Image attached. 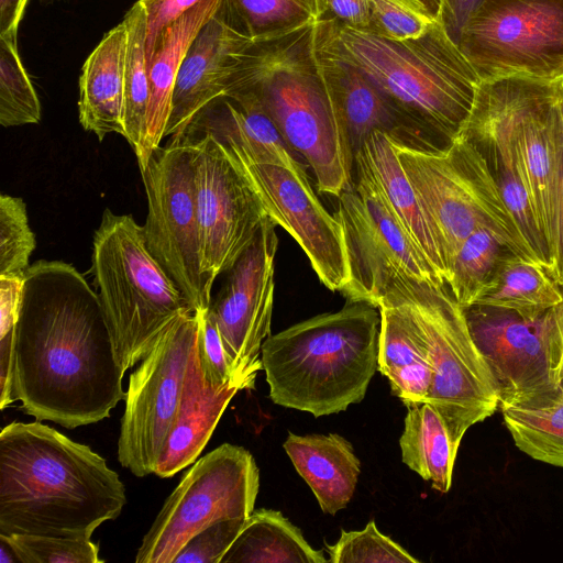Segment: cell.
<instances>
[{
	"instance_id": "4",
	"label": "cell",
	"mask_w": 563,
	"mask_h": 563,
	"mask_svg": "<svg viewBox=\"0 0 563 563\" xmlns=\"http://www.w3.org/2000/svg\"><path fill=\"white\" fill-rule=\"evenodd\" d=\"M332 47L361 69L401 119L432 141L459 135L482 81L438 23L422 37L393 41L323 15Z\"/></svg>"
},
{
	"instance_id": "7",
	"label": "cell",
	"mask_w": 563,
	"mask_h": 563,
	"mask_svg": "<svg viewBox=\"0 0 563 563\" xmlns=\"http://www.w3.org/2000/svg\"><path fill=\"white\" fill-rule=\"evenodd\" d=\"M391 143L439 245L445 284L460 246L481 229L490 231L514 254L532 261L487 161L472 141L460 133L435 150Z\"/></svg>"
},
{
	"instance_id": "5",
	"label": "cell",
	"mask_w": 563,
	"mask_h": 563,
	"mask_svg": "<svg viewBox=\"0 0 563 563\" xmlns=\"http://www.w3.org/2000/svg\"><path fill=\"white\" fill-rule=\"evenodd\" d=\"M379 309L346 302L269 335L261 361L276 405L321 417L365 397L378 369Z\"/></svg>"
},
{
	"instance_id": "26",
	"label": "cell",
	"mask_w": 563,
	"mask_h": 563,
	"mask_svg": "<svg viewBox=\"0 0 563 563\" xmlns=\"http://www.w3.org/2000/svg\"><path fill=\"white\" fill-rule=\"evenodd\" d=\"M563 288L545 267L506 250L474 305L512 310L536 318L558 306Z\"/></svg>"
},
{
	"instance_id": "48",
	"label": "cell",
	"mask_w": 563,
	"mask_h": 563,
	"mask_svg": "<svg viewBox=\"0 0 563 563\" xmlns=\"http://www.w3.org/2000/svg\"><path fill=\"white\" fill-rule=\"evenodd\" d=\"M21 563L13 549L0 538V563Z\"/></svg>"
},
{
	"instance_id": "24",
	"label": "cell",
	"mask_w": 563,
	"mask_h": 563,
	"mask_svg": "<svg viewBox=\"0 0 563 563\" xmlns=\"http://www.w3.org/2000/svg\"><path fill=\"white\" fill-rule=\"evenodd\" d=\"M284 449L324 514L335 515L347 506L361 473L360 460L350 441L338 433L289 432Z\"/></svg>"
},
{
	"instance_id": "38",
	"label": "cell",
	"mask_w": 563,
	"mask_h": 563,
	"mask_svg": "<svg viewBox=\"0 0 563 563\" xmlns=\"http://www.w3.org/2000/svg\"><path fill=\"white\" fill-rule=\"evenodd\" d=\"M371 30L393 41L417 40L437 23L422 0H369Z\"/></svg>"
},
{
	"instance_id": "50",
	"label": "cell",
	"mask_w": 563,
	"mask_h": 563,
	"mask_svg": "<svg viewBox=\"0 0 563 563\" xmlns=\"http://www.w3.org/2000/svg\"><path fill=\"white\" fill-rule=\"evenodd\" d=\"M561 101H562V109H563V80L561 84Z\"/></svg>"
},
{
	"instance_id": "22",
	"label": "cell",
	"mask_w": 563,
	"mask_h": 563,
	"mask_svg": "<svg viewBox=\"0 0 563 563\" xmlns=\"http://www.w3.org/2000/svg\"><path fill=\"white\" fill-rule=\"evenodd\" d=\"M128 27L111 29L84 63L79 78V122L102 141L110 133L124 135V84Z\"/></svg>"
},
{
	"instance_id": "46",
	"label": "cell",
	"mask_w": 563,
	"mask_h": 563,
	"mask_svg": "<svg viewBox=\"0 0 563 563\" xmlns=\"http://www.w3.org/2000/svg\"><path fill=\"white\" fill-rule=\"evenodd\" d=\"M29 0H0V35L18 31Z\"/></svg>"
},
{
	"instance_id": "39",
	"label": "cell",
	"mask_w": 563,
	"mask_h": 563,
	"mask_svg": "<svg viewBox=\"0 0 563 563\" xmlns=\"http://www.w3.org/2000/svg\"><path fill=\"white\" fill-rule=\"evenodd\" d=\"M552 136L554 176L551 227L548 241L551 265L548 272L559 286L563 288V109L561 97L554 115Z\"/></svg>"
},
{
	"instance_id": "36",
	"label": "cell",
	"mask_w": 563,
	"mask_h": 563,
	"mask_svg": "<svg viewBox=\"0 0 563 563\" xmlns=\"http://www.w3.org/2000/svg\"><path fill=\"white\" fill-rule=\"evenodd\" d=\"M21 563H102L99 545L87 538L0 533Z\"/></svg>"
},
{
	"instance_id": "32",
	"label": "cell",
	"mask_w": 563,
	"mask_h": 563,
	"mask_svg": "<svg viewBox=\"0 0 563 563\" xmlns=\"http://www.w3.org/2000/svg\"><path fill=\"white\" fill-rule=\"evenodd\" d=\"M500 410L520 451L537 461L563 467V390L560 399L548 406Z\"/></svg>"
},
{
	"instance_id": "27",
	"label": "cell",
	"mask_w": 563,
	"mask_h": 563,
	"mask_svg": "<svg viewBox=\"0 0 563 563\" xmlns=\"http://www.w3.org/2000/svg\"><path fill=\"white\" fill-rule=\"evenodd\" d=\"M325 563L322 551L314 550L278 510H253L221 559L220 563Z\"/></svg>"
},
{
	"instance_id": "15",
	"label": "cell",
	"mask_w": 563,
	"mask_h": 563,
	"mask_svg": "<svg viewBox=\"0 0 563 563\" xmlns=\"http://www.w3.org/2000/svg\"><path fill=\"white\" fill-rule=\"evenodd\" d=\"M202 273L212 289L251 244L268 217L229 147L210 132H189Z\"/></svg>"
},
{
	"instance_id": "1",
	"label": "cell",
	"mask_w": 563,
	"mask_h": 563,
	"mask_svg": "<svg viewBox=\"0 0 563 563\" xmlns=\"http://www.w3.org/2000/svg\"><path fill=\"white\" fill-rule=\"evenodd\" d=\"M125 371L115 356L96 289L71 264L38 261L24 275L9 391L37 421L67 429L97 423L125 400Z\"/></svg>"
},
{
	"instance_id": "3",
	"label": "cell",
	"mask_w": 563,
	"mask_h": 563,
	"mask_svg": "<svg viewBox=\"0 0 563 563\" xmlns=\"http://www.w3.org/2000/svg\"><path fill=\"white\" fill-rule=\"evenodd\" d=\"M314 23L253 43L240 56L225 93L255 96L289 147L311 168L319 191L339 197L352 186L354 156L318 60Z\"/></svg>"
},
{
	"instance_id": "14",
	"label": "cell",
	"mask_w": 563,
	"mask_h": 563,
	"mask_svg": "<svg viewBox=\"0 0 563 563\" xmlns=\"http://www.w3.org/2000/svg\"><path fill=\"white\" fill-rule=\"evenodd\" d=\"M457 46L482 80H562L563 0H485Z\"/></svg>"
},
{
	"instance_id": "44",
	"label": "cell",
	"mask_w": 563,
	"mask_h": 563,
	"mask_svg": "<svg viewBox=\"0 0 563 563\" xmlns=\"http://www.w3.org/2000/svg\"><path fill=\"white\" fill-rule=\"evenodd\" d=\"M485 0H441L437 19L448 36L459 45L462 32Z\"/></svg>"
},
{
	"instance_id": "12",
	"label": "cell",
	"mask_w": 563,
	"mask_h": 563,
	"mask_svg": "<svg viewBox=\"0 0 563 563\" xmlns=\"http://www.w3.org/2000/svg\"><path fill=\"white\" fill-rule=\"evenodd\" d=\"M201 310L177 317L130 375L118 459L137 477L154 474L176 421L187 369L198 345Z\"/></svg>"
},
{
	"instance_id": "49",
	"label": "cell",
	"mask_w": 563,
	"mask_h": 563,
	"mask_svg": "<svg viewBox=\"0 0 563 563\" xmlns=\"http://www.w3.org/2000/svg\"><path fill=\"white\" fill-rule=\"evenodd\" d=\"M422 1L426 3V5L429 8V10L437 16L439 9H440L441 0H422Z\"/></svg>"
},
{
	"instance_id": "21",
	"label": "cell",
	"mask_w": 563,
	"mask_h": 563,
	"mask_svg": "<svg viewBox=\"0 0 563 563\" xmlns=\"http://www.w3.org/2000/svg\"><path fill=\"white\" fill-rule=\"evenodd\" d=\"M378 371L405 406L426 402L432 366L422 331L408 308L391 292L378 302Z\"/></svg>"
},
{
	"instance_id": "10",
	"label": "cell",
	"mask_w": 563,
	"mask_h": 563,
	"mask_svg": "<svg viewBox=\"0 0 563 563\" xmlns=\"http://www.w3.org/2000/svg\"><path fill=\"white\" fill-rule=\"evenodd\" d=\"M260 471L243 446L223 443L196 460L165 500L137 550L136 563H172L196 533L213 522L247 518Z\"/></svg>"
},
{
	"instance_id": "19",
	"label": "cell",
	"mask_w": 563,
	"mask_h": 563,
	"mask_svg": "<svg viewBox=\"0 0 563 563\" xmlns=\"http://www.w3.org/2000/svg\"><path fill=\"white\" fill-rule=\"evenodd\" d=\"M253 43L228 21L221 5L199 31L181 63L165 136L181 134L198 112L225 95L240 56Z\"/></svg>"
},
{
	"instance_id": "45",
	"label": "cell",
	"mask_w": 563,
	"mask_h": 563,
	"mask_svg": "<svg viewBox=\"0 0 563 563\" xmlns=\"http://www.w3.org/2000/svg\"><path fill=\"white\" fill-rule=\"evenodd\" d=\"M323 15L355 30H371L369 0H320Z\"/></svg>"
},
{
	"instance_id": "33",
	"label": "cell",
	"mask_w": 563,
	"mask_h": 563,
	"mask_svg": "<svg viewBox=\"0 0 563 563\" xmlns=\"http://www.w3.org/2000/svg\"><path fill=\"white\" fill-rule=\"evenodd\" d=\"M506 249L488 230L473 232L455 254L446 285L462 308L474 305Z\"/></svg>"
},
{
	"instance_id": "35",
	"label": "cell",
	"mask_w": 563,
	"mask_h": 563,
	"mask_svg": "<svg viewBox=\"0 0 563 563\" xmlns=\"http://www.w3.org/2000/svg\"><path fill=\"white\" fill-rule=\"evenodd\" d=\"M36 246L21 198L0 196V276L23 278Z\"/></svg>"
},
{
	"instance_id": "2",
	"label": "cell",
	"mask_w": 563,
	"mask_h": 563,
	"mask_svg": "<svg viewBox=\"0 0 563 563\" xmlns=\"http://www.w3.org/2000/svg\"><path fill=\"white\" fill-rule=\"evenodd\" d=\"M126 503L117 472L90 446L49 426L0 432V533L90 539Z\"/></svg>"
},
{
	"instance_id": "40",
	"label": "cell",
	"mask_w": 563,
	"mask_h": 563,
	"mask_svg": "<svg viewBox=\"0 0 563 563\" xmlns=\"http://www.w3.org/2000/svg\"><path fill=\"white\" fill-rule=\"evenodd\" d=\"M246 518L220 520L206 527L179 550L172 563H220Z\"/></svg>"
},
{
	"instance_id": "29",
	"label": "cell",
	"mask_w": 563,
	"mask_h": 563,
	"mask_svg": "<svg viewBox=\"0 0 563 563\" xmlns=\"http://www.w3.org/2000/svg\"><path fill=\"white\" fill-rule=\"evenodd\" d=\"M482 154L530 258L549 271V245L537 217L516 142L497 141L484 148Z\"/></svg>"
},
{
	"instance_id": "31",
	"label": "cell",
	"mask_w": 563,
	"mask_h": 563,
	"mask_svg": "<svg viewBox=\"0 0 563 563\" xmlns=\"http://www.w3.org/2000/svg\"><path fill=\"white\" fill-rule=\"evenodd\" d=\"M123 21L128 27L123 137L139 159L143 152L150 103V78L145 57L146 12L139 0Z\"/></svg>"
},
{
	"instance_id": "9",
	"label": "cell",
	"mask_w": 563,
	"mask_h": 563,
	"mask_svg": "<svg viewBox=\"0 0 563 563\" xmlns=\"http://www.w3.org/2000/svg\"><path fill=\"white\" fill-rule=\"evenodd\" d=\"M356 183L338 198L334 217L342 232L349 280L340 291L347 302H378L397 282L445 284L399 222L361 153Z\"/></svg>"
},
{
	"instance_id": "8",
	"label": "cell",
	"mask_w": 563,
	"mask_h": 563,
	"mask_svg": "<svg viewBox=\"0 0 563 563\" xmlns=\"http://www.w3.org/2000/svg\"><path fill=\"white\" fill-rule=\"evenodd\" d=\"M387 292L408 308L422 331L433 372L426 402L440 413L459 449L465 432L498 408L492 376L464 310L446 284L408 279L395 283Z\"/></svg>"
},
{
	"instance_id": "25",
	"label": "cell",
	"mask_w": 563,
	"mask_h": 563,
	"mask_svg": "<svg viewBox=\"0 0 563 563\" xmlns=\"http://www.w3.org/2000/svg\"><path fill=\"white\" fill-rule=\"evenodd\" d=\"M401 225L438 276L445 283L444 267L439 245L427 214L411 186L387 134L375 131L360 152Z\"/></svg>"
},
{
	"instance_id": "34",
	"label": "cell",
	"mask_w": 563,
	"mask_h": 563,
	"mask_svg": "<svg viewBox=\"0 0 563 563\" xmlns=\"http://www.w3.org/2000/svg\"><path fill=\"white\" fill-rule=\"evenodd\" d=\"M41 103L18 51V31L0 35V124L38 123Z\"/></svg>"
},
{
	"instance_id": "16",
	"label": "cell",
	"mask_w": 563,
	"mask_h": 563,
	"mask_svg": "<svg viewBox=\"0 0 563 563\" xmlns=\"http://www.w3.org/2000/svg\"><path fill=\"white\" fill-rule=\"evenodd\" d=\"M276 223L267 217L251 244L228 271L209 312L220 332L233 378L255 383L263 369V342L271 335Z\"/></svg>"
},
{
	"instance_id": "28",
	"label": "cell",
	"mask_w": 563,
	"mask_h": 563,
	"mask_svg": "<svg viewBox=\"0 0 563 563\" xmlns=\"http://www.w3.org/2000/svg\"><path fill=\"white\" fill-rule=\"evenodd\" d=\"M405 428L399 438L402 462L430 481L432 488L448 493L457 454L440 413L429 402L406 406Z\"/></svg>"
},
{
	"instance_id": "11",
	"label": "cell",
	"mask_w": 563,
	"mask_h": 563,
	"mask_svg": "<svg viewBox=\"0 0 563 563\" xmlns=\"http://www.w3.org/2000/svg\"><path fill=\"white\" fill-rule=\"evenodd\" d=\"M194 150L190 137L173 135L140 172L147 199V247L196 312L207 310L212 298L202 273Z\"/></svg>"
},
{
	"instance_id": "37",
	"label": "cell",
	"mask_w": 563,
	"mask_h": 563,
	"mask_svg": "<svg viewBox=\"0 0 563 563\" xmlns=\"http://www.w3.org/2000/svg\"><path fill=\"white\" fill-rule=\"evenodd\" d=\"M332 563H419L400 544L383 534L375 520L361 531L341 530L336 543H325Z\"/></svg>"
},
{
	"instance_id": "17",
	"label": "cell",
	"mask_w": 563,
	"mask_h": 563,
	"mask_svg": "<svg viewBox=\"0 0 563 563\" xmlns=\"http://www.w3.org/2000/svg\"><path fill=\"white\" fill-rule=\"evenodd\" d=\"M232 155L267 216L299 244L319 280L331 291H341L349 280L342 228L316 196L308 176Z\"/></svg>"
},
{
	"instance_id": "41",
	"label": "cell",
	"mask_w": 563,
	"mask_h": 563,
	"mask_svg": "<svg viewBox=\"0 0 563 563\" xmlns=\"http://www.w3.org/2000/svg\"><path fill=\"white\" fill-rule=\"evenodd\" d=\"M24 277L0 276V406L9 391L11 356Z\"/></svg>"
},
{
	"instance_id": "43",
	"label": "cell",
	"mask_w": 563,
	"mask_h": 563,
	"mask_svg": "<svg viewBox=\"0 0 563 563\" xmlns=\"http://www.w3.org/2000/svg\"><path fill=\"white\" fill-rule=\"evenodd\" d=\"M146 12L145 57L148 66L163 31L201 0H139Z\"/></svg>"
},
{
	"instance_id": "47",
	"label": "cell",
	"mask_w": 563,
	"mask_h": 563,
	"mask_svg": "<svg viewBox=\"0 0 563 563\" xmlns=\"http://www.w3.org/2000/svg\"><path fill=\"white\" fill-rule=\"evenodd\" d=\"M554 321L556 325L561 355H562V376H563V299L562 301L553 308Z\"/></svg>"
},
{
	"instance_id": "30",
	"label": "cell",
	"mask_w": 563,
	"mask_h": 563,
	"mask_svg": "<svg viewBox=\"0 0 563 563\" xmlns=\"http://www.w3.org/2000/svg\"><path fill=\"white\" fill-rule=\"evenodd\" d=\"M222 9L254 43L285 36L323 16L320 0H223Z\"/></svg>"
},
{
	"instance_id": "6",
	"label": "cell",
	"mask_w": 563,
	"mask_h": 563,
	"mask_svg": "<svg viewBox=\"0 0 563 563\" xmlns=\"http://www.w3.org/2000/svg\"><path fill=\"white\" fill-rule=\"evenodd\" d=\"M91 274L124 371L142 361L177 317L194 312L150 252L143 227L131 216L103 211L93 234Z\"/></svg>"
},
{
	"instance_id": "42",
	"label": "cell",
	"mask_w": 563,
	"mask_h": 563,
	"mask_svg": "<svg viewBox=\"0 0 563 563\" xmlns=\"http://www.w3.org/2000/svg\"><path fill=\"white\" fill-rule=\"evenodd\" d=\"M198 358L210 384L222 386L233 379L220 332L209 308L201 310Z\"/></svg>"
},
{
	"instance_id": "20",
	"label": "cell",
	"mask_w": 563,
	"mask_h": 563,
	"mask_svg": "<svg viewBox=\"0 0 563 563\" xmlns=\"http://www.w3.org/2000/svg\"><path fill=\"white\" fill-rule=\"evenodd\" d=\"M253 387L254 382L239 378L222 386L210 384L201 369L197 345L187 369L179 411L154 474L167 478L191 465L211 438L229 401L238 391Z\"/></svg>"
},
{
	"instance_id": "18",
	"label": "cell",
	"mask_w": 563,
	"mask_h": 563,
	"mask_svg": "<svg viewBox=\"0 0 563 563\" xmlns=\"http://www.w3.org/2000/svg\"><path fill=\"white\" fill-rule=\"evenodd\" d=\"M313 41L320 67L345 125L354 162L375 131L415 148L442 147L407 124L371 79L332 47L320 19L313 25Z\"/></svg>"
},
{
	"instance_id": "23",
	"label": "cell",
	"mask_w": 563,
	"mask_h": 563,
	"mask_svg": "<svg viewBox=\"0 0 563 563\" xmlns=\"http://www.w3.org/2000/svg\"><path fill=\"white\" fill-rule=\"evenodd\" d=\"M222 2L201 0L166 27L156 43L147 66L150 103L143 152L137 159L140 170L147 166L153 152L165 137L176 78L187 51L203 25L219 11Z\"/></svg>"
},
{
	"instance_id": "13",
	"label": "cell",
	"mask_w": 563,
	"mask_h": 563,
	"mask_svg": "<svg viewBox=\"0 0 563 563\" xmlns=\"http://www.w3.org/2000/svg\"><path fill=\"white\" fill-rule=\"evenodd\" d=\"M463 310L498 408H538L560 399L562 355L553 308L536 318L483 305Z\"/></svg>"
}]
</instances>
